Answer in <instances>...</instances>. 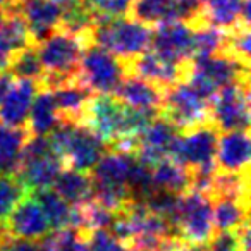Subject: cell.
<instances>
[{
  "label": "cell",
  "instance_id": "obj_27",
  "mask_svg": "<svg viewBox=\"0 0 251 251\" xmlns=\"http://www.w3.org/2000/svg\"><path fill=\"white\" fill-rule=\"evenodd\" d=\"M29 136L26 127L0 124V174H16L21 150Z\"/></svg>",
  "mask_w": 251,
  "mask_h": 251
},
{
  "label": "cell",
  "instance_id": "obj_36",
  "mask_svg": "<svg viewBox=\"0 0 251 251\" xmlns=\"http://www.w3.org/2000/svg\"><path fill=\"white\" fill-rule=\"evenodd\" d=\"M7 2H9V0H0V7H2V5H5Z\"/></svg>",
  "mask_w": 251,
  "mask_h": 251
},
{
  "label": "cell",
  "instance_id": "obj_31",
  "mask_svg": "<svg viewBox=\"0 0 251 251\" xmlns=\"http://www.w3.org/2000/svg\"><path fill=\"white\" fill-rule=\"evenodd\" d=\"M90 251H134L131 246L122 243L108 229H95L88 232Z\"/></svg>",
  "mask_w": 251,
  "mask_h": 251
},
{
  "label": "cell",
  "instance_id": "obj_30",
  "mask_svg": "<svg viewBox=\"0 0 251 251\" xmlns=\"http://www.w3.org/2000/svg\"><path fill=\"white\" fill-rule=\"evenodd\" d=\"M26 193L28 191L14 174H0V224Z\"/></svg>",
  "mask_w": 251,
  "mask_h": 251
},
{
  "label": "cell",
  "instance_id": "obj_3",
  "mask_svg": "<svg viewBox=\"0 0 251 251\" xmlns=\"http://www.w3.org/2000/svg\"><path fill=\"white\" fill-rule=\"evenodd\" d=\"M90 43V33L74 35L62 28L53 31L42 42L35 43L40 64L45 71V76H43L40 86L50 88L67 77L76 76L81 53H83L84 47Z\"/></svg>",
  "mask_w": 251,
  "mask_h": 251
},
{
  "label": "cell",
  "instance_id": "obj_20",
  "mask_svg": "<svg viewBox=\"0 0 251 251\" xmlns=\"http://www.w3.org/2000/svg\"><path fill=\"white\" fill-rule=\"evenodd\" d=\"M19 9L29 29L33 45L60 28L62 12L55 0H28L19 4Z\"/></svg>",
  "mask_w": 251,
  "mask_h": 251
},
{
  "label": "cell",
  "instance_id": "obj_7",
  "mask_svg": "<svg viewBox=\"0 0 251 251\" xmlns=\"http://www.w3.org/2000/svg\"><path fill=\"white\" fill-rule=\"evenodd\" d=\"M174 229L181 239L195 244H208L215 236L212 198L198 189H188L179 198Z\"/></svg>",
  "mask_w": 251,
  "mask_h": 251
},
{
  "label": "cell",
  "instance_id": "obj_4",
  "mask_svg": "<svg viewBox=\"0 0 251 251\" xmlns=\"http://www.w3.org/2000/svg\"><path fill=\"white\" fill-rule=\"evenodd\" d=\"M47 136L64 165L77 171H91L107 150L103 141L81 122L60 121Z\"/></svg>",
  "mask_w": 251,
  "mask_h": 251
},
{
  "label": "cell",
  "instance_id": "obj_2",
  "mask_svg": "<svg viewBox=\"0 0 251 251\" xmlns=\"http://www.w3.org/2000/svg\"><path fill=\"white\" fill-rule=\"evenodd\" d=\"M153 29L133 18H95L90 28L91 43L103 47L126 64L150 49Z\"/></svg>",
  "mask_w": 251,
  "mask_h": 251
},
{
  "label": "cell",
  "instance_id": "obj_9",
  "mask_svg": "<svg viewBox=\"0 0 251 251\" xmlns=\"http://www.w3.org/2000/svg\"><path fill=\"white\" fill-rule=\"evenodd\" d=\"M210 124L217 131H248L250 86L248 81L230 83L210 98Z\"/></svg>",
  "mask_w": 251,
  "mask_h": 251
},
{
  "label": "cell",
  "instance_id": "obj_18",
  "mask_svg": "<svg viewBox=\"0 0 251 251\" xmlns=\"http://www.w3.org/2000/svg\"><path fill=\"white\" fill-rule=\"evenodd\" d=\"M136 164L138 157L134 151L108 150L98 158V162L91 169V181L98 182V184L127 188L131 174H133Z\"/></svg>",
  "mask_w": 251,
  "mask_h": 251
},
{
  "label": "cell",
  "instance_id": "obj_15",
  "mask_svg": "<svg viewBox=\"0 0 251 251\" xmlns=\"http://www.w3.org/2000/svg\"><path fill=\"white\" fill-rule=\"evenodd\" d=\"M198 25L232 31L250 25V0H201ZM196 25V26H198Z\"/></svg>",
  "mask_w": 251,
  "mask_h": 251
},
{
  "label": "cell",
  "instance_id": "obj_22",
  "mask_svg": "<svg viewBox=\"0 0 251 251\" xmlns=\"http://www.w3.org/2000/svg\"><path fill=\"white\" fill-rule=\"evenodd\" d=\"M35 200L40 203L42 210L45 212L52 229L74 227V229L84 230L79 206L69 205L55 189H50V188L35 189Z\"/></svg>",
  "mask_w": 251,
  "mask_h": 251
},
{
  "label": "cell",
  "instance_id": "obj_23",
  "mask_svg": "<svg viewBox=\"0 0 251 251\" xmlns=\"http://www.w3.org/2000/svg\"><path fill=\"white\" fill-rule=\"evenodd\" d=\"M60 121L62 119L57 110L52 91L45 86H40L28 114V122H26L28 133L31 136H47Z\"/></svg>",
  "mask_w": 251,
  "mask_h": 251
},
{
  "label": "cell",
  "instance_id": "obj_14",
  "mask_svg": "<svg viewBox=\"0 0 251 251\" xmlns=\"http://www.w3.org/2000/svg\"><path fill=\"white\" fill-rule=\"evenodd\" d=\"M40 83L28 77L12 79L0 101V124L9 127H26L28 114Z\"/></svg>",
  "mask_w": 251,
  "mask_h": 251
},
{
  "label": "cell",
  "instance_id": "obj_16",
  "mask_svg": "<svg viewBox=\"0 0 251 251\" xmlns=\"http://www.w3.org/2000/svg\"><path fill=\"white\" fill-rule=\"evenodd\" d=\"M184 64H176L164 59L153 50H145L131 62H127V73H133L150 83L157 84L162 90H167L172 84L184 79Z\"/></svg>",
  "mask_w": 251,
  "mask_h": 251
},
{
  "label": "cell",
  "instance_id": "obj_25",
  "mask_svg": "<svg viewBox=\"0 0 251 251\" xmlns=\"http://www.w3.org/2000/svg\"><path fill=\"white\" fill-rule=\"evenodd\" d=\"M53 189L66 200L69 205L79 206L90 201L93 193L91 176L84 171H77L73 167H64L53 181Z\"/></svg>",
  "mask_w": 251,
  "mask_h": 251
},
{
  "label": "cell",
  "instance_id": "obj_12",
  "mask_svg": "<svg viewBox=\"0 0 251 251\" xmlns=\"http://www.w3.org/2000/svg\"><path fill=\"white\" fill-rule=\"evenodd\" d=\"M193 31L195 26L184 19L158 25L151 35V50L164 59L176 64H184L193 53Z\"/></svg>",
  "mask_w": 251,
  "mask_h": 251
},
{
  "label": "cell",
  "instance_id": "obj_5",
  "mask_svg": "<svg viewBox=\"0 0 251 251\" xmlns=\"http://www.w3.org/2000/svg\"><path fill=\"white\" fill-rule=\"evenodd\" d=\"M64 167L62 157L52 147L49 136H29L21 150L14 176L26 191H35L50 188Z\"/></svg>",
  "mask_w": 251,
  "mask_h": 251
},
{
  "label": "cell",
  "instance_id": "obj_10",
  "mask_svg": "<svg viewBox=\"0 0 251 251\" xmlns=\"http://www.w3.org/2000/svg\"><path fill=\"white\" fill-rule=\"evenodd\" d=\"M181 129L162 115L153 117L138 136L136 157L147 165H155L164 158H171L172 148Z\"/></svg>",
  "mask_w": 251,
  "mask_h": 251
},
{
  "label": "cell",
  "instance_id": "obj_32",
  "mask_svg": "<svg viewBox=\"0 0 251 251\" xmlns=\"http://www.w3.org/2000/svg\"><path fill=\"white\" fill-rule=\"evenodd\" d=\"M95 18H115L129 9L131 0H84Z\"/></svg>",
  "mask_w": 251,
  "mask_h": 251
},
{
  "label": "cell",
  "instance_id": "obj_37",
  "mask_svg": "<svg viewBox=\"0 0 251 251\" xmlns=\"http://www.w3.org/2000/svg\"><path fill=\"white\" fill-rule=\"evenodd\" d=\"M14 2H18V4H23V2H28V0H14Z\"/></svg>",
  "mask_w": 251,
  "mask_h": 251
},
{
  "label": "cell",
  "instance_id": "obj_24",
  "mask_svg": "<svg viewBox=\"0 0 251 251\" xmlns=\"http://www.w3.org/2000/svg\"><path fill=\"white\" fill-rule=\"evenodd\" d=\"M212 205L215 234L236 232L248 224V196H217Z\"/></svg>",
  "mask_w": 251,
  "mask_h": 251
},
{
  "label": "cell",
  "instance_id": "obj_38",
  "mask_svg": "<svg viewBox=\"0 0 251 251\" xmlns=\"http://www.w3.org/2000/svg\"><path fill=\"white\" fill-rule=\"evenodd\" d=\"M0 73H2V71H0Z\"/></svg>",
  "mask_w": 251,
  "mask_h": 251
},
{
  "label": "cell",
  "instance_id": "obj_6",
  "mask_svg": "<svg viewBox=\"0 0 251 251\" xmlns=\"http://www.w3.org/2000/svg\"><path fill=\"white\" fill-rule=\"evenodd\" d=\"M127 74V64L97 43L84 47L81 53L77 77L93 93L114 95Z\"/></svg>",
  "mask_w": 251,
  "mask_h": 251
},
{
  "label": "cell",
  "instance_id": "obj_28",
  "mask_svg": "<svg viewBox=\"0 0 251 251\" xmlns=\"http://www.w3.org/2000/svg\"><path fill=\"white\" fill-rule=\"evenodd\" d=\"M226 40H227V31H224V29L213 28V26L208 25L195 26L191 59L222 53L224 47H226Z\"/></svg>",
  "mask_w": 251,
  "mask_h": 251
},
{
  "label": "cell",
  "instance_id": "obj_26",
  "mask_svg": "<svg viewBox=\"0 0 251 251\" xmlns=\"http://www.w3.org/2000/svg\"><path fill=\"white\" fill-rule=\"evenodd\" d=\"M151 181L155 189L176 193V195H182L191 189L189 171L171 158H164L158 164L151 165Z\"/></svg>",
  "mask_w": 251,
  "mask_h": 251
},
{
  "label": "cell",
  "instance_id": "obj_21",
  "mask_svg": "<svg viewBox=\"0 0 251 251\" xmlns=\"http://www.w3.org/2000/svg\"><path fill=\"white\" fill-rule=\"evenodd\" d=\"M49 90L53 95V100H55L60 119L62 121L81 122L84 107H86L93 91L84 83H81L79 77H77V73L76 76L67 77V79L50 86Z\"/></svg>",
  "mask_w": 251,
  "mask_h": 251
},
{
  "label": "cell",
  "instance_id": "obj_34",
  "mask_svg": "<svg viewBox=\"0 0 251 251\" xmlns=\"http://www.w3.org/2000/svg\"><path fill=\"white\" fill-rule=\"evenodd\" d=\"M12 81V74L11 73H0V101H2V98H4L5 91H7L9 84H11Z\"/></svg>",
  "mask_w": 251,
  "mask_h": 251
},
{
  "label": "cell",
  "instance_id": "obj_8",
  "mask_svg": "<svg viewBox=\"0 0 251 251\" xmlns=\"http://www.w3.org/2000/svg\"><path fill=\"white\" fill-rule=\"evenodd\" d=\"M181 131L210 122V100L200 95L186 81L172 84L164 90L160 114Z\"/></svg>",
  "mask_w": 251,
  "mask_h": 251
},
{
  "label": "cell",
  "instance_id": "obj_17",
  "mask_svg": "<svg viewBox=\"0 0 251 251\" xmlns=\"http://www.w3.org/2000/svg\"><path fill=\"white\" fill-rule=\"evenodd\" d=\"M250 136L248 131H224L217 140L215 165L219 172L246 174L250 165Z\"/></svg>",
  "mask_w": 251,
  "mask_h": 251
},
{
  "label": "cell",
  "instance_id": "obj_1",
  "mask_svg": "<svg viewBox=\"0 0 251 251\" xmlns=\"http://www.w3.org/2000/svg\"><path fill=\"white\" fill-rule=\"evenodd\" d=\"M157 114L136 110L115 95H91L84 107L81 124L91 129L108 150H136L138 136Z\"/></svg>",
  "mask_w": 251,
  "mask_h": 251
},
{
  "label": "cell",
  "instance_id": "obj_11",
  "mask_svg": "<svg viewBox=\"0 0 251 251\" xmlns=\"http://www.w3.org/2000/svg\"><path fill=\"white\" fill-rule=\"evenodd\" d=\"M200 5L188 0H131L127 12L131 18L147 26H158L174 19H184L198 25Z\"/></svg>",
  "mask_w": 251,
  "mask_h": 251
},
{
  "label": "cell",
  "instance_id": "obj_13",
  "mask_svg": "<svg viewBox=\"0 0 251 251\" xmlns=\"http://www.w3.org/2000/svg\"><path fill=\"white\" fill-rule=\"evenodd\" d=\"M2 224L12 236L33 241L42 239L52 229L40 203L35 200V196L28 193L16 203V206Z\"/></svg>",
  "mask_w": 251,
  "mask_h": 251
},
{
  "label": "cell",
  "instance_id": "obj_35",
  "mask_svg": "<svg viewBox=\"0 0 251 251\" xmlns=\"http://www.w3.org/2000/svg\"><path fill=\"white\" fill-rule=\"evenodd\" d=\"M188 2H191V4H196V5H200V2H201V0H188Z\"/></svg>",
  "mask_w": 251,
  "mask_h": 251
},
{
  "label": "cell",
  "instance_id": "obj_19",
  "mask_svg": "<svg viewBox=\"0 0 251 251\" xmlns=\"http://www.w3.org/2000/svg\"><path fill=\"white\" fill-rule=\"evenodd\" d=\"M115 97L122 100L126 105L136 108V110L150 112V114H160L162 100H164V90L157 84L143 79L133 73H127L122 83L119 84Z\"/></svg>",
  "mask_w": 251,
  "mask_h": 251
},
{
  "label": "cell",
  "instance_id": "obj_33",
  "mask_svg": "<svg viewBox=\"0 0 251 251\" xmlns=\"http://www.w3.org/2000/svg\"><path fill=\"white\" fill-rule=\"evenodd\" d=\"M205 251H241L237 232H217Z\"/></svg>",
  "mask_w": 251,
  "mask_h": 251
},
{
  "label": "cell",
  "instance_id": "obj_29",
  "mask_svg": "<svg viewBox=\"0 0 251 251\" xmlns=\"http://www.w3.org/2000/svg\"><path fill=\"white\" fill-rule=\"evenodd\" d=\"M7 69L12 74V77H28V79H35L38 83H42L43 76H45L35 45L26 47L21 52L16 53Z\"/></svg>",
  "mask_w": 251,
  "mask_h": 251
}]
</instances>
